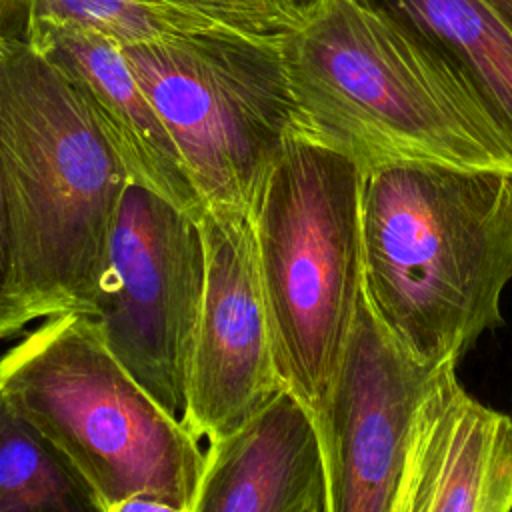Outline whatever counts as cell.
<instances>
[{
  "label": "cell",
  "instance_id": "e0dca14e",
  "mask_svg": "<svg viewBox=\"0 0 512 512\" xmlns=\"http://www.w3.org/2000/svg\"><path fill=\"white\" fill-rule=\"evenodd\" d=\"M28 324L30 320L16 292L14 242H12L10 216H8L6 196H4L2 174H0V340L16 336Z\"/></svg>",
  "mask_w": 512,
  "mask_h": 512
},
{
  "label": "cell",
  "instance_id": "8fae6325",
  "mask_svg": "<svg viewBox=\"0 0 512 512\" xmlns=\"http://www.w3.org/2000/svg\"><path fill=\"white\" fill-rule=\"evenodd\" d=\"M22 38L66 76L130 182L200 220L204 202L120 48L100 34L58 22L26 24Z\"/></svg>",
  "mask_w": 512,
  "mask_h": 512
},
{
  "label": "cell",
  "instance_id": "6da1fadb",
  "mask_svg": "<svg viewBox=\"0 0 512 512\" xmlns=\"http://www.w3.org/2000/svg\"><path fill=\"white\" fill-rule=\"evenodd\" d=\"M308 138L370 170L394 162L512 172V130L418 26L368 0H322L280 42Z\"/></svg>",
  "mask_w": 512,
  "mask_h": 512
},
{
  "label": "cell",
  "instance_id": "d6986e66",
  "mask_svg": "<svg viewBox=\"0 0 512 512\" xmlns=\"http://www.w3.org/2000/svg\"><path fill=\"white\" fill-rule=\"evenodd\" d=\"M298 512H328V496H326V484L298 510Z\"/></svg>",
  "mask_w": 512,
  "mask_h": 512
},
{
  "label": "cell",
  "instance_id": "30bf717a",
  "mask_svg": "<svg viewBox=\"0 0 512 512\" xmlns=\"http://www.w3.org/2000/svg\"><path fill=\"white\" fill-rule=\"evenodd\" d=\"M438 368L412 418L392 512H510L512 418Z\"/></svg>",
  "mask_w": 512,
  "mask_h": 512
},
{
  "label": "cell",
  "instance_id": "5b68a950",
  "mask_svg": "<svg viewBox=\"0 0 512 512\" xmlns=\"http://www.w3.org/2000/svg\"><path fill=\"white\" fill-rule=\"evenodd\" d=\"M0 388L106 506L150 494L192 510L206 450L120 366L86 314L50 316L4 352Z\"/></svg>",
  "mask_w": 512,
  "mask_h": 512
},
{
  "label": "cell",
  "instance_id": "52a82bcc",
  "mask_svg": "<svg viewBox=\"0 0 512 512\" xmlns=\"http://www.w3.org/2000/svg\"><path fill=\"white\" fill-rule=\"evenodd\" d=\"M204 288L200 222L130 182L120 198L106 266L86 316L120 366L180 422Z\"/></svg>",
  "mask_w": 512,
  "mask_h": 512
},
{
  "label": "cell",
  "instance_id": "ac0fdd59",
  "mask_svg": "<svg viewBox=\"0 0 512 512\" xmlns=\"http://www.w3.org/2000/svg\"><path fill=\"white\" fill-rule=\"evenodd\" d=\"M106 512H190V508H182L168 500L150 494H134L120 502L108 504Z\"/></svg>",
  "mask_w": 512,
  "mask_h": 512
},
{
  "label": "cell",
  "instance_id": "8992f818",
  "mask_svg": "<svg viewBox=\"0 0 512 512\" xmlns=\"http://www.w3.org/2000/svg\"><path fill=\"white\" fill-rule=\"evenodd\" d=\"M280 42L200 34L120 48L206 210L252 216L286 146L308 136Z\"/></svg>",
  "mask_w": 512,
  "mask_h": 512
},
{
  "label": "cell",
  "instance_id": "5bb4252c",
  "mask_svg": "<svg viewBox=\"0 0 512 512\" xmlns=\"http://www.w3.org/2000/svg\"><path fill=\"white\" fill-rule=\"evenodd\" d=\"M0 512H106L90 480L2 388Z\"/></svg>",
  "mask_w": 512,
  "mask_h": 512
},
{
  "label": "cell",
  "instance_id": "277c9868",
  "mask_svg": "<svg viewBox=\"0 0 512 512\" xmlns=\"http://www.w3.org/2000/svg\"><path fill=\"white\" fill-rule=\"evenodd\" d=\"M360 186L354 160L296 136L252 214L278 368L318 430L364 300Z\"/></svg>",
  "mask_w": 512,
  "mask_h": 512
},
{
  "label": "cell",
  "instance_id": "7a4b0ae2",
  "mask_svg": "<svg viewBox=\"0 0 512 512\" xmlns=\"http://www.w3.org/2000/svg\"><path fill=\"white\" fill-rule=\"evenodd\" d=\"M366 304L410 360L456 364L502 322L512 172L394 162L362 172Z\"/></svg>",
  "mask_w": 512,
  "mask_h": 512
},
{
  "label": "cell",
  "instance_id": "4fadbf2b",
  "mask_svg": "<svg viewBox=\"0 0 512 512\" xmlns=\"http://www.w3.org/2000/svg\"><path fill=\"white\" fill-rule=\"evenodd\" d=\"M466 72L512 130V22L488 0H384Z\"/></svg>",
  "mask_w": 512,
  "mask_h": 512
},
{
  "label": "cell",
  "instance_id": "ffe728a7",
  "mask_svg": "<svg viewBox=\"0 0 512 512\" xmlns=\"http://www.w3.org/2000/svg\"><path fill=\"white\" fill-rule=\"evenodd\" d=\"M496 10H500L512 22V0H488Z\"/></svg>",
  "mask_w": 512,
  "mask_h": 512
},
{
  "label": "cell",
  "instance_id": "3957f363",
  "mask_svg": "<svg viewBox=\"0 0 512 512\" xmlns=\"http://www.w3.org/2000/svg\"><path fill=\"white\" fill-rule=\"evenodd\" d=\"M0 174L28 320L88 314L130 178L66 76L0 32Z\"/></svg>",
  "mask_w": 512,
  "mask_h": 512
},
{
  "label": "cell",
  "instance_id": "2e32d148",
  "mask_svg": "<svg viewBox=\"0 0 512 512\" xmlns=\"http://www.w3.org/2000/svg\"><path fill=\"white\" fill-rule=\"evenodd\" d=\"M254 40L280 42L312 18L322 0H166Z\"/></svg>",
  "mask_w": 512,
  "mask_h": 512
},
{
  "label": "cell",
  "instance_id": "7c38bea8",
  "mask_svg": "<svg viewBox=\"0 0 512 512\" xmlns=\"http://www.w3.org/2000/svg\"><path fill=\"white\" fill-rule=\"evenodd\" d=\"M324 484L318 426L286 390L244 428L208 444L190 512H298Z\"/></svg>",
  "mask_w": 512,
  "mask_h": 512
},
{
  "label": "cell",
  "instance_id": "9a60e30c",
  "mask_svg": "<svg viewBox=\"0 0 512 512\" xmlns=\"http://www.w3.org/2000/svg\"><path fill=\"white\" fill-rule=\"evenodd\" d=\"M32 22L72 24L104 36L118 48L200 34L242 38L166 0H26L22 30Z\"/></svg>",
  "mask_w": 512,
  "mask_h": 512
},
{
  "label": "cell",
  "instance_id": "ba28073f",
  "mask_svg": "<svg viewBox=\"0 0 512 512\" xmlns=\"http://www.w3.org/2000/svg\"><path fill=\"white\" fill-rule=\"evenodd\" d=\"M198 222L206 288L182 424L210 444L244 428L288 386L274 350L252 216L206 210Z\"/></svg>",
  "mask_w": 512,
  "mask_h": 512
},
{
  "label": "cell",
  "instance_id": "9c48e42d",
  "mask_svg": "<svg viewBox=\"0 0 512 512\" xmlns=\"http://www.w3.org/2000/svg\"><path fill=\"white\" fill-rule=\"evenodd\" d=\"M438 368L400 352L362 300L320 426L328 512H392L412 418Z\"/></svg>",
  "mask_w": 512,
  "mask_h": 512
}]
</instances>
